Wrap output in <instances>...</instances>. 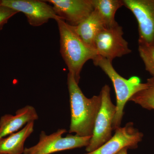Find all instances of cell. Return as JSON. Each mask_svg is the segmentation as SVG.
<instances>
[{"label": "cell", "mask_w": 154, "mask_h": 154, "mask_svg": "<svg viewBox=\"0 0 154 154\" xmlns=\"http://www.w3.org/2000/svg\"><path fill=\"white\" fill-rule=\"evenodd\" d=\"M67 85L71 110L69 132L75 133L80 137H92L102 103L101 94L91 98L86 97L73 75L69 72Z\"/></svg>", "instance_id": "6da1fadb"}, {"label": "cell", "mask_w": 154, "mask_h": 154, "mask_svg": "<svg viewBox=\"0 0 154 154\" xmlns=\"http://www.w3.org/2000/svg\"><path fill=\"white\" fill-rule=\"evenodd\" d=\"M55 21L59 31L61 54L69 72L73 75L79 84L84 65L88 60H93L97 54L81 39L76 32L75 26L69 25L60 18Z\"/></svg>", "instance_id": "7a4b0ae2"}, {"label": "cell", "mask_w": 154, "mask_h": 154, "mask_svg": "<svg viewBox=\"0 0 154 154\" xmlns=\"http://www.w3.org/2000/svg\"><path fill=\"white\" fill-rule=\"evenodd\" d=\"M96 66L99 67L108 76L113 83L116 95V113L113 122V129L115 130L120 127L124 115L125 106L135 94L148 87L147 82L141 83L137 77H132L127 80L119 74L112 63L105 58L97 55L93 60Z\"/></svg>", "instance_id": "3957f363"}, {"label": "cell", "mask_w": 154, "mask_h": 154, "mask_svg": "<svg viewBox=\"0 0 154 154\" xmlns=\"http://www.w3.org/2000/svg\"><path fill=\"white\" fill-rule=\"evenodd\" d=\"M110 93V88L108 85L102 87L100 94L102 97L101 107L95 121L93 135L86 147L87 152L96 150L112 137L116 106L112 103Z\"/></svg>", "instance_id": "277c9868"}, {"label": "cell", "mask_w": 154, "mask_h": 154, "mask_svg": "<svg viewBox=\"0 0 154 154\" xmlns=\"http://www.w3.org/2000/svg\"><path fill=\"white\" fill-rule=\"evenodd\" d=\"M66 129L60 128L55 132L47 135L42 131L38 143L30 148H25L23 154H51L57 152L87 147L91 136L80 137L68 134L63 137Z\"/></svg>", "instance_id": "5b68a950"}, {"label": "cell", "mask_w": 154, "mask_h": 154, "mask_svg": "<svg viewBox=\"0 0 154 154\" xmlns=\"http://www.w3.org/2000/svg\"><path fill=\"white\" fill-rule=\"evenodd\" d=\"M122 27L118 25L111 28H105L96 36L94 49L97 55L112 63L114 59L129 54L131 50L128 42L123 37Z\"/></svg>", "instance_id": "8992f818"}, {"label": "cell", "mask_w": 154, "mask_h": 154, "mask_svg": "<svg viewBox=\"0 0 154 154\" xmlns=\"http://www.w3.org/2000/svg\"><path fill=\"white\" fill-rule=\"evenodd\" d=\"M138 26V44L154 46V0H122Z\"/></svg>", "instance_id": "52a82bcc"}, {"label": "cell", "mask_w": 154, "mask_h": 154, "mask_svg": "<svg viewBox=\"0 0 154 154\" xmlns=\"http://www.w3.org/2000/svg\"><path fill=\"white\" fill-rule=\"evenodd\" d=\"M1 5L25 14L29 24L33 27L41 26L50 19L60 18L51 5L38 0H2Z\"/></svg>", "instance_id": "ba28073f"}, {"label": "cell", "mask_w": 154, "mask_h": 154, "mask_svg": "<svg viewBox=\"0 0 154 154\" xmlns=\"http://www.w3.org/2000/svg\"><path fill=\"white\" fill-rule=\"evenodd\" d=\"M143 136L132 122H128L123 127L116 128L114 135L99 148L84 154H116L124 149L136 148Z\"/></svg>", "instance_id": "9c48e42d"}, {"label": "cell", "mask_w": 154, "mask_h": 154, "mask_svg": "<svg viewBox=\"0 0 154 154\" xmlns=\"http://www.w3.org/2000/svg\"><path fill=\"white\" fill-rule=\"evenodd\" d=\"M56 14L69 25L77 26L94 11L92 0H48Z\"/></svg>", "instance_id": "30bf717a"}, {"label": "cell", "mask_w": 154, "mask_h": 154, "mask_svg": "<svg viewBox=\"0 0 154 154\" xmlns=\"http://www.w3.org/2000/svg\"><path fill=\"white\" fill-rule=\"evenodd\" d=\"M36 109L33 106L26 105L19 109L15 115L5 114L0 118V139L18 131L26 124L38 119Z\"/></svg>", "instance_id": "8fae6325"}, {"label": "cell", "mask_w": 154, "mask_h": 154, "mask_svg": "<svg viewBox=\"0 0 154 154\" xmlns=\"http://www.w3.org/2000/svg\"><path fill=\"white\" fill-rule=\"evenodd\" d=\"M105 28L104 22L95 10L79 25L75 26L76 32L81 39L89 47L94 50L96 36Z\"/></svg>", "instance_id": "7c38bea8"}, {"label": "cell", "mask_w": 154, "mask_h": 154, "mask_svg": "<svg viewBox=\"0 0 154 154\" xmlns=\"http://www.w3.org/2000/svg\"><path fill=\"white\" fill-rule=\"evenodd\" d=\"M34 122L26 125L22 129L0 139V154H22L27 139L33 132Z\"/></svg>", "instance_id": "4fadbf2b"}, {"label": "cell", "mask_w": 154, "mask_h": 154, "mask_svg": "<svg viewBox=\"0 0 154 154\" xmlns=\"http://www.w3.org/2000/svg\"><path fill=\"white\" fill-rule=\"evenodd\" d=\"M92 3L105 28H113L118 25L115 16L117 10L123 6L122 0H92Z\"/></svg>", "instance_id": "5bb4252c"}, {"label": "cell", "mask_w": 154, "mask_h": 154, "mask_svg": "<svg viewBox=\"0 0 154 154\" xmlns=\"http://www.w3.org/2000/svg\"><path fill=\"white\" fill-rule=\"evenodd\" d=\"M148 87L133 95L129 99L145 109L154 110V79H149Z\"/></svg>", "instance_id": "9a60e30c"}, {"label": "cell", "mask_w": 154, "mask_h": 154, "mask_svg": "<svg viewBox=\"0 0 154 154\" xmlns=\"http://www.w3.org/2000/svg\"><path fill=\"white\" fill-rule=\"evenodd\" d=\"M138 51L146 70L154 79V46L139 44Z\"/></svg>", "instance_id": "2e32d148"}, {"label": "cell", "mask_w": 154, "mask_h": 154, "mask_svg": "<svg viewBox=\"0 0 154 154\" xmlns=\"http://www.w3.org/2000/svg\"><path fill=\"white\" fill-rule=\"evenodd\" d=\"M17 13L18 12L13 9L0 4V29L2 28L3 26L7 23L10 18Z\"/></svg>", "instance_id": "e0dca14e"}, {"label": "cell", "mask_w": 154, "mask_h": 154, "mask_svg": "<svg viewBox=\"0 0 154 154\" xmlns=\"http://www.w3.org/2000/svg\"><path fill=\"white\" fill-rule=\"evenodd\" d=\"M128 149L125 148L123 149L122 150L118 153L116 154H128L127 150Z\"/></svg>", "instance_id": "ac0fdd59"}, {"label": "cell", "mask_w": 154, "mask_h": 154, "mask_svg": "<svg viewBox=\"0 0 154 154\" xmlns=\"http://www.w3.org/2000/svg\"><path fill=\"white\" fill-rule=\"evenodd\" d=\"M1 1H0V4H1Z\"/></svg>", "instance_id": "d6986e66"}]
</instances>
